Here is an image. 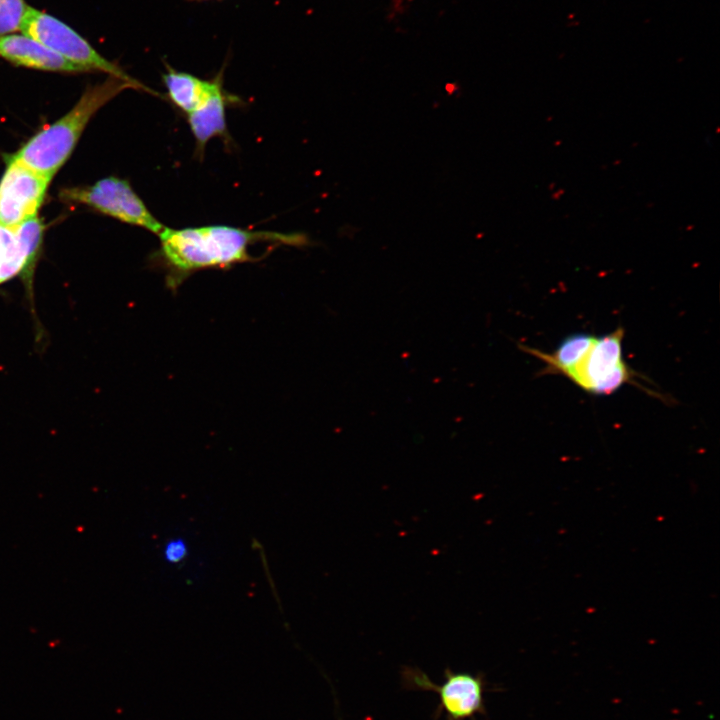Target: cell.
<instances>
[{"instance_id": "5b68a950", "label": "cell", "mask_w": 720, "mask_h": 720, "mask_svg": "<svg viewBox=\"0 0 720 720\" xmlns=\"http://www.w3.org/2000/svg\"><path fill=\"white\" fill-rule=\"evenodd\" d=\"M59 198L64 202L86 205L156 235L165 227L150 212L129 181L116 176L102 178L89 186L64 188Z\"/></svg>"}, {"instance_id": "6da1fadb", "label": "cell", "mask_w": 720, "mask_h": 720, "mask_svg": "<svg viewBox=\"0 0 720 720\" xmlns=\"http://www.w3.org/2000/svg\"><path fill=\"white\" fill-rule=\"evenodd\" d=\"M157 236L159 248L152 261L164 272L166 285L173 291L200 270L227 269L257 261L258 258L249 253L250 247L257 243L311 245L305 233L251 230L221 224L178 229L165 226Z\"/></svg>"}, {"instance_id": "8992f818", "label": "cell", "mask_w": 720, "mask_h": 720, "mask_svg": "<svg viewBox=\"0 0 720 720\" xmlns=\"http://www.w3.org/2000/svg\"><path fill=\"white\" fill-rule=\"evenodd\" d=\"M43 233L44 225L38 216L15 228L0 225V285L16 277L22 280L36 324L33 279Z\"/></svg>"}, {"instance_id": "4fadbf2b", "label": "cell", "mask_w": 720, "mask_h": 720, "mask_svg": "<svg viewBox=\"0 0 720 720\" xmlns=\"http://www.w3.org/2000/svg\"><path fill=\"white\" fill-rule=\"evenodd\" d=\"M187 555L186 542L181 538H174L169 540L163 549L164 559L171 563L176 564L181 562Z\"/></svg>"}, {"instance_id": "5bb4252c", "label": "cell", "mask_w": 720, "mask_h": 720, "mask_svg": "<svg viewBox=\"0 0 720 720\" xmlns=\"http://www.w3.org/2000/svg\"><path fill=\"white\" fill-rule=\"evenodd\" d=\"M189 2H203V1H211V0H186Z\"/></svg>"}, {"instance_id": "277c9868", "label": "cell", "mask_w": 720, "mask_h": 720, "mask_svg": "<svg viewBox=\"0 0 720 720\" xmlns=\"http://www.w3.org/2000/svg\"><path fill=\"white\" fill-rule=\"evenodd\" d=\"M623 338L622 327L608 334L596 336L591 347L563 376L593 395H609L623 385L631 384L663 399V396L639 383L638 379L643 377L624 361Z\"/></svg>"}, {"instance_id": "7c38bea8", "label": "cell", "mask_w": 720, "mask_h": 720, "mask_svg": "<svg viewBox=\"0 0 720 720\" xmlns=\"http://www.w3.org/2000/svg\"><path fill=\"white\" fill-rule=\"evenodd\" d=\"M29 7L25 0H0V36L21 32Z\"/></svg>"}, {"instance_id": "52a82bcc", "label": "cell", "mask_w": 720, "mask_h": 720, "mask_svg": "<svg viewBox=\"0 0 720 720\" xmlns=\"http://www.w3.org/2000/svg\"><path fill=\"white\" fill-rule=\"evenodd\" d=\"M51 180L7 155L0 179V225L15 228L38 216Z\"/></svg>"}, {"instance_id": "3957f363", "label": "cell", "mask_w": 720, "mask_h": 720, "mask_svg": "<svg viewBox=\"0 0 720 720\" xmlns=\"http://www.w3.org/2000/svg\"><path fill=\"white\" fill-rule=\"evenodd\" d=\"M21 32L85 72H103L133 84L138 90L158 94L130 76L119 65L108 60L75 29L50 13L29 7Z\"/></svg>"}, {"instance_id": "8fae6325", "label": "cell", "mask_w": 720, "mask_h": 720, "mask_svg": "<svg viewBox=\"0 0 720 720\" xmlns=\"http://www.w3.org/2000/svg\"><path fill=\"white\" fill-rule=\"evenodd\" d=\"M223 75L224 67L213 78L201 79L165 63V72L161 77L168 100L180 111L189 114L206 100Z\"/></svg>"}, {"instance_id": "ba28073f", "label": "cell", "mask_w": 720, "mask_h": 720, "mask_svg": "<svg viewBox=\"0 0 720 720\" xmlns=\"http://www.w3.org/2000/svg\"><path fill=\"white\" fill-rule=\"evenodd\" d=\"M403 675L408 686L437 692L440 708L448 720H465L484 711V682L480 675L454 673L447 669L441 685L431 682L425 673L415 668H407Z\"/></svg>"}, {"instance_id": "9c48e42d", "label": "cell", "mask_w": 720, "mask_h": 720, "mask_svg": "<svg viewBox=\"0 0 720 720\" xmlns=\"http://www.w3.org/2000/svg\"><path fill=\"white\" fill-rule=\"evenodd\" d=\"M223 76L215 88L195 110L187 114L189 128L195 140V153L202 157L207 143L215 137L224 141L231 140L227 121L226 108L231 105H240L241 98L230 94L224 89Z\"/></svg>"}, {"instance_id": "7a4b0ae2", "label": "cell", "mask_w": 720, "mask_h": 720, "mask_svg": "<svg viewBox=\"0 0 720 720\" xmlns=\"http://www.w3.org/2000/svg\"><path fill=\"white\" fill-rule=\"evenodd\" d=\"M133 84L115 76L86 88L64 116L41 129L9 157L20 161L49 180L68 160L93 115Z\"/></svg>"}, {"instance_id": "30bf717a", "label": "cell", "mask_w": 720, "mask_h": 720, "mask_svg": "<svg viewBox=\"0 0 720 720\" xmlns=\"http://www.w3.org/2000/svg\"><path fill=\"white\" fill-rule=\"evenodd\" d=\"M0 57L15 66L35 70L86 73L24 33L16 32L0 36Z\"/></svg>"}]
</instances>
